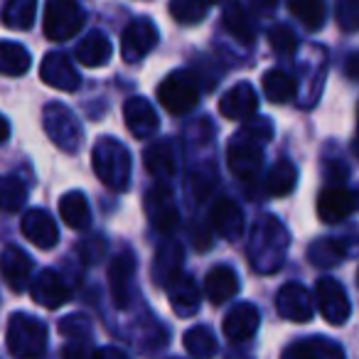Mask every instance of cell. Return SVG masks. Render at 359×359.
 <instances>
[{
  "label": "cell",
  "mask_w": 359,
  "mask_h": 359,
  "mask_svg": "<svg viewBox=\"0 0 359 359\" xmlns=\"http://www.w3.org/2000/svg\"><path fill=\"white\" fill-rule=\"evenodd\" d=\"M246 254L259 273H276L288 254V231L273 215L259 217L251 226Z\"/></svg>",
  "instance_id": "1"
},
{
  "label": "cell",
  "mask_w": 359,
  "mask_h": 359,
  "mask_svg": "<svg viewBox=\"0 0 359 359\" xmlns=\"http://www.w3.org/2000/svg\"><path fill=\"white\" fill-rule=\"evenodd\" d=\"M91 168L109 190L123 192L130 182V153L116 138H99L91 150Z\"/></svg>",
  "instance_id": "2"
},
{
  "label": "cell",
  "mask_w": 359,
  "mask_h": 359,
  "mask_svg": "<svg viewBox=\"0 0 359 359\" xmlns=\"http://www.w3.org/2000/svg\"><path fill=\"white\" fill-rule=\"evenodd\" d=\"M6 344L13 359H40L47 349V327L27 313H15L8 320Z\"/></svg>",
  "instance_id": "3"
},
{
  "label": "cell",
  "mask_w": 359,
  "mask_h": 359,
  "mask_svg": "<svg viewBox=\"0 0 359 359\" xmlns=\"http://www.w3.org/2000/svg\"><path fill=\"white\" fill-rule=\"evenodd\" d=\"M158 101L168 114L185 116L200 101V81L192 72L177 69L170 72L158 84Z\"/></svg>",
  "instance_id": "4"
},
{
  "label": "cell",
  "mask_w": 359,
  "mask_h": 359,
  "mask_svg": "<svg viewBox=\"0 0 359 359\" xmlns=\"http://www.w3.org/2000/svg\"><path fill=\"white\" fill-rule=\"evenodd\" d=\"M84 8L72 3V0H50L45 6V30L47 40L52 42H67L84 27Z\"/></svg>",
  "instance_id": "5"
},
{
  "label": "cell",
  "mask_w": 359,
  "mask_h": 359,
  "mask_svg": "<svg viewBox=\"0 0 359 359\" xmlns=\"http://www.w3.org/2000/svg\"><path fill=\"white\" fill-rule=\"evenodd\" d=\"M42 126L50 140L65 153H76L81 145V126L65 104H47L42 111Z\"/></svg>",
  "instance_id": "6"
},
{
  "label": "cell",
  "mask_w": 359,
  "mask_h": 359,
  "mask_svg": "<svg viewBox=\"0 0 359 359\" xmlns=\"http://www.w3.org/2000/svg\"><path fill=\"white\" fill-rule=\"evenodd\" d=\"M226 165L229 170L241 180V182H249L256 175L261 172V165H264V145L256 143L254 138L239 133H234V138L226 145Z\"/></svg>",
  "instance_id": "7"
},
{
  "label": "cell",
  "mask_w": 359,
  "mask_h": 359,
  "mask_svg": "<svg viewBox=\"0 0 359 359\" xmlns=\"http://www.w3.org/2000/svg\"><path fill=\"white\" fill-rule=\"evenodd\" d=\"M145 212L150 217V224L160 231V234H172L180 224V210L175 195L168 185H153L145 192Z\"/></svg>",
  "instance_id": "8"
},
{
  "label": "cell",
  "mask_w": 359,
  "mask_h": 359,
  "mask_svg": "<svg viewBox=\"0 0 359 359\" xmlns=\"http://www.w3.org/2000/svg\"><path fill=\"white\" fill-rule=\"evenodd\" d=\"M158 37V27L150 18H135L126 25L123 37H121V55H123L126 62L135 65L155 50Z\"/></svg>",
  "instance_id": "9"
},
{
  "label": "cell",
  "mask_w": 359,
  "mask_h": 359,
  "mask_svg": "<svg viewBox=\"0 0 359 359\" xmlns=\"http://www.w3.org/2000/svg\"><path fill=\"white\" fill-rule=\"evenodd\" d=\"M315 303H318L320 313L330 325H344L349 313H352V305H349L344 288L330 276H323L315 283Z\"/></svg>",
  "instance_id": "10"
},
{
  "label": "cell",
  "mask_w": 359,
  "mask_h": 359,
  "mask_svg": "<svg viewBox=\"0 0 359 359\" xmlns=\"http://www.w3.org/2000/svg\"><path fill=\"white\" fill-rule=\"evenodd\" d=\"M357 210V197L342 185H327L318 197V217L325 224H339Z\"/></svg>",
  "instance_id": "11"
},
{
  "label": "cell",
  "mask_w": 359,
  "mask_h": 359,
  "mask_svg": "<svg viewBox=\"0 0 359 359\" xmlns=\"http://www.w3.org/2000/svg\"><path fill=\"white\" fill-rule=\"evenodd\" d=\"M40 76L47 86H52V89H57V91H76L81 84L79 72L74 69L69 57L62 55V52H50V55H45V60H42V65H40Z\"/></svg>",
  "instance_id": "12"
},
{
  "label": "cell",
  "mask_w": 359,
  "mask_h": 359,
  "mask_svg": "<svg viewBox=\"0 0 359 359\" xmlns=\"http://www.w3.org/2000/svg\"><path fill=\"white\" fill-rule=\"evenodd\" d=\"M133 276H135L133 254H121L109 264V290H111V300H114V305L118 310H126L130 305Z\"/></svg>",
  "instance_id": "13"
},
{
  "label": "cell",
  "mask_w": 359,
  "mask_h": 359,
  "mask_svg": "<svg viewBox=\"0 0 359 359\" xmlns=\"http://www.w3.org/2000/svg\"><path fill=\"white\" fill-rule=\"evenodd\" d=\"M276 308L290 323H310L315 313V300L300 283H288L276 295Z\"/></svg>",
  "instance_id": "14"
},
{
  "label": "cell",
  "mask_w": 359,
  "mask_h": 359,
  "mask_svg": "<svg viewBox=\"0 0 359 359\" xmlns=\"http://www.w3.org/2000/svg\"><path fill=\"white\" fill-rule=\"evenodd\" d=\"M259 111V94L249 81L234 84L219 101V114L229 121H249Z\"/></svg>",
  "instance_id": "15"
},
{
  "label": "cell",
  "mask_w": 359,
  "mask_h": 359,
  "mask_svg": "<svg viewBox=\"0 0 359 359\" xmlns=\"http://www.w3.org/2000/svg\"><path fill=\"white\" fill-rule=\"evenodd\" d=\"M210 222L217 234L224 236L226 241H239L241 236H244V229H246L244 212H241V207L236 205L231 197H219V200L212 205Z\"/></svg>",
  "instance_id": "16"
},
{
  "label": "cell",
  "mask_w": 359,
  "mask_h": 359,
  "mask_svg": "<svg viewBox=\"0 0 359 359\" xmlns=\"http://www.w3.org/2000/svg\"><path fill=\"white\" fill-rule=\"evenodd\" d=\"M0 273H3V280L11 290H15V293L27 290V285L32 283L30 256L18 246H6L0 254Z\"/></svg>",
  "instance_id": "17"
},
{
  "label": "cell",
  "mask_w": 359,
  "mask_h": 359,
  "mask_svg": "<svg viewBox=\"0 0 359 359\" xmlns=\"http://www.w3.org/2000/svg\"><path fill=\"white\" fill-rule=\"evenodd\" d=\"M30 293H32V300L47 310L62 308V305L69 300V288H67V283L62 280V276L52 269L40 271V273L32 278Z\"/></svg>",
  "instance_id": "18"
},
{
  "label": "cell",
  "mask_w": 359,
  "mask_h": 359,
  "mask_svg": "<svg viewBox=\"0 0 359 359\" xmlns=\"http://www.w3.org/2000/svg\"><path fill=\"white\" fill-rule=\"evenodd\" d=\"M165 290H168L170 308L175 310L177 318H192V315L200 310L202 293H200V288H197V283L187 273H177L175 278H170Z\"/></svg>",
  "instance_id": "19"
},
{
  "label": "cell",
  "mask_w": 359,
  "mask_h": 359,
  "mask_svg": "<svg viewBox=\"0 0 359 359\" xmlns=\"http://www.w3.org/2000/svg\"><path fill=\"white\" fill-rule=\"evenodd\" d=\"M123 118H126V126H128L130 135L138 140H145V138H153L155 130L160 126V118L155 114L153 104L143 96H133L123 104Z\"/></svg>",
  "instance_id": "20"
},
{
  "label": "cell",
  "mask_w": 359,
  "mask_h": 359,
  "mask_svg": "<svg viewBox=\"0 0 359 359\" xmlns=\"http://www.w3.org/2000/svg\"><path fill=\"white\" fill-rule=\"evenodd\" d=\"M20 229H22V234H25V239L42 251L55 249L57 241H60V229H57L55 219H52L45 210L25 212L20 222Z\"/></svg>",
  "instance_id": "21"
},
{
  "label": "cell",
  "mask_w": 359,
  "mask_h": 359,
  "mask_svg": "<svg viewBox=\"0 0 359 359\" xmlns=\"http://www.w3.org/2000/svg\"><path fill=\"white\" fill-rule=\"evenodd\" d=\"M261 325V315H259V308L254 303H239L229 310V315L224 318V334L229 342H246L256 334Z\"/></svg>",
  "instance_id": "22"
},
{
  "label": "cell",
  "mask_w": 359,
  "mask_h": 359,
  "mask_svg": "<svg viewBox=\"0 0 359 359\" xmlns=\"http://www.w3.org/2000/svg\"><path fill=\"white\" fill-rule=\"evenodd\" d=\"M239 290V278L231 266H215L205 276V295L212 305H222L231 300Z\"/></svg>",
  "instance_id": "23"
},
{
  "label": "cell",
  "mask_w": 359,
  "mask_h": 359,
  "mask_svg": "<svg viewBox=\"0 0 359 359\" xmlns=\"http://www.w3.org/2000/svg\"><path fill=\"white\" fill-rule=\"evenodd\" d=\"M222 25L231 37L241 42V45H251L256 40V18L251 15V8L241 6V3H231L222 13Z\"/></svg>",
  "instance_id": "24"
},
{
  "label": "cell",
  "mask_w": 359,
  "mask_h": 359,
  "mask_svg": "<svg viewBox=\"0 0 359 359\" xmlns=\"http://www.w3.org/2000/svg\"><path fill=\"white\" fill-rule=\"evenodd\" d=\"M182 246L177 241L168 239L165 244H160V249L155 251L153 259V280L158 285H168L170 278H175L177 273H182Z\"/></svg>",
  "instance_id": "25"
},
{
  "label": "cell",
  "mask_w": 359,
  "mask_h": 359,
  "mask_svg": "<svg viewBox=\"0 0 359 359\" xmlns=\"http://www.w3.org/2000/svg\"><path fill=\"white\" fill-rule=\"evenodd\" d=\"M111 55H114L111 40L104 35V32H99V30L89 32V35H86L84 40L76 45V50H74L76 62H79V65H84V67H91V69L109 65Z\"/></svg>",
  "instance_id": "26"
},
{
  "label": "cell",
  "mask_w": 359,
  "mask_h": 359,
  "mask_svg": "<svg viewBox=\"0 0 359 359\" xmlns=\"http://www.w3.org/2000/svg\"><path fill=\"white\" fill-rule=\"evenodd\" d=\"M283 359H344V352L330 339H298L283 349Z\"/></svg>",
  "instance_id": "27"
},
{
  "label": "cell",
  "mask_w": 359,
  "mask_h": 359,
  "mask_svg": "<svg viewBox=\"0 0 359 359\" xmlns=\"http://www.w3.org/2000/svg\"><path fill=\"white\" fill-rule=\"evenodd\" d=\"M295 185H298V170H295V165L290 160H276L269 168V172H266L264 187L271 197L290 195L295 190Z\"/></svg>",
  "instance_id": "28"
},
{
  "label": "cell",
  "mask_w": 359,
  "mask_h": 359,
  "mask_svg": "<svg viewBox=\"0 0 359 359\" xmlns=\"http://www.w3.org/2000/svg\"><path fill=\"white\" fill-rule=\"evenodd\" d=\"M145 170H148L153 177H172L175 175V148L170 140H155L145 148Z\"/></svg>",
  "instance_id": "29"
},
{
  "label": "cell",
  "mask_w": 359,
  "mask_h": 359,
  "mask_svg": "<svg viewBox=\"0 0 359 359\" xmlns=\"http://www.w3.org/2000/svg\"><path fill=\"white\" fill-rule=\"evenodd\" d=\"M60 217L65 219V224L69 229H86L91 224V210L86 197L81 192H67L60 200Z\"/></svg>",
  "instance_id": "30"
},
{
  "label": "cell",
  "mask_w": 359,
  "mask_h": 359,
  "mask_svg": "<svg viewBox=\"0 0 359 359\" xmlns=\"http://www.w3.org/2000/svg\"><path fill=\"white\" fill-rule=\"evenodd\" d=\"M30 65H32V57L25 47L11 40H0V74L22 76L27 74Z\"/></svg>",
  "instance_id": "31"
},
{
  "label": "cell",
  "mask_w": 359,
  "mask_h": 359,
  "mask_svg": "<svg viewBox=\"0 0 359 359\" xmlns=\"http://www.w3.org/2000/svg\"><path fill=\"white\" fill-rule=\"evenodd\" d=\"M344 254L347 249L339 239H318L308 246V259L315 269H334L342 264Z\"/></svg>",
  "instance_id": "32"
},
{
  "label": "cell",
  "mask_w": 359,
  "mask_h": 359,
  "mask_svg": "<svg viewBox=\"0 0 359 359\" xmlns=\"http://www.w3.org/2000/svg\"><path fill=\"white\" fill-rule=\"evenodd\" d=\"M298 91V84L283 69H269L264 74V94L271 104H288Z\"/></svg>",
  "instance_id": "33"
},
{
  "label": "cell",
  "mask_w": 359,
  "mask_h": 359,
  "mask_svg": "<svg viewBox=\"0 0 359 359\" xmlns=\"http://www.w3.org/2000/svg\"><path fill=\"white\" fill-rule=\"evenodd\" d=\"M35 0H11L3 6V25L11 30H30L35 22Z\"/></svg>",
  "instance_id": "34"
},
{
  "label": "cell",
  "mask_w": 359,
  "mask_h": 359,
  "mask_svg": "<svg viewBox=\"0 0 359 359\" xmlns=\"http://www.w3.org/2000/svg\"><path fill=\"white\" fill-rule=\"evenodd\" d=\"M288 11H290V15H295L303 22L305 30L318 32L320 27L325 25V13H327V8H325V3H320V0H290Z\"/></svg>",
  "instance_id": "35"
},
{
  "label": "cell",
  "mask_w": 359,
  "mask_h": 359,
  "mask_svg": "<svg viewBox=\"0 0 359 359\" xmlns=\"http://www.w3.org/2000/svg\"><path fill=\"white\" fill-rule=\"evenodd\" d=\"M185 349L195 359H210L217 352V337L212 334L210 327L195 325L185 332Z\"/></svg>",
  "instance_id": "36"
},
{
  "label": "cell",
  "mask_w": 359,
  "mask_h": 359,
  "mask_svg": "<svg viewBox=\"0 0 359 359\" xmlns=\"http://www.w3.org/2000/svg\"><path fill=\"white\" fill-rule=\"evenodd\" d=\"M27 200V190L20 180L13 175H0V212L22 210Z\"/></svg>",
  "instance_id": "37"
},
{
  "label": "cell",
  "mask_w": 359,
  "mask_h": 359,
  "mask_svg": "<svg viewBox=\"0 0 359 359\" xmlns=\"http://www.w3.org/2000/svg\"><path fill=\"white\" fill-rule=\"evenodd\" d=\"M215 187H217V168L212 163L200 165L190 177V190L195 202H200V205L207 202L212 192H215Z\"/></svg>",
  "instance_id": "38"
},
{
  "label": "cell",
  "mask_w": 359,
  "mask_h": 359,
  "mask_svg": "<svg viewBox=\"0 0 359 359\" xmlns=\"http://www.w3.org/2000/svg\"><path fill=\"white\" fill-rule=\"evenodd\" d=\"M207 13H210V6L197 3V0H172L170 3V15L182 25H197L200 20H205Z\"/></svg>",
  "instance_id": "39"
},
{
  "label": "cell",
  "mask_w": 359,
  "mask_h": 359,
  "mask_svg": "<svg viewBox=\"0 0 359 359\" xmlns=\"http://www.w3.org/2000/svg\"><path fill=\"white\" fill-rule=\"evenodd\" d=\"M269 45L276 55L290 57L295 50H298V37H295V32L290 30V27L276 25V27H271V32H269Z\"/></svg>",
  "instance_id": "40"
},
{
  "label": "cell",
  "mask_w": 359,
  "mask_h": 359,
  "mask_svg": "<svg viewBox=\"0 0 359 359\" xmlns=\"http://www.w3.org/2000/svg\"><path fill=\"white\" fill-rule=\"evenodd\" d=\"M241 133L254 138L256 143L266 145V143H271V138H273V123H271L269 116H254V118L244 121Z\"/></svg>",
  "instance_id": "41"
},
{
  "label": "cell",
  "mask_w": 359,
  "mask_h": 359,
  "mask_svg": "<svg viewBox=\"0 0 359 359\" xmlns=\"http://www.w3.org/2000/svg\"><path fill=\"white\" fill-rule=\"evenodd\" d=\"M60 332L72 339H86L91 332V323L86 320V315H81V313L67 315L65 320H60Z\"/></svg>",
  "instance_id": "42"
},
{
  "label": "cell",
  "mask_w": 359,
  "mask_h": 359,
  "mask_svg": "<svg viewBox=\"0 0 359 359\" xmlns=\"http://www.w3.org/2000/svg\"><path fill=\"white\" fill-rule=\"evenodd\" d=\"M337 22L342 30L354 32L359 27V3L357 0H342L337 6Z\"/></svg>",
  "instance_id": "43"
},
{
  "label": "cell",
  "mask_w": 359,
  "mask_h": 359,
  "mask_svg": "<svg viewBox=\"0 0 359 359\" xmlns=\"http://www.w3.org/2000/svg\"><path fill=\"white\" fill-rule=\"evenodd\" d=\"M192 244H195V249L205 251L212 246V231L207 224H195L192 226Z\"/></svg>",
  "instance_id": "44"
},
{
  "label": "cell",
  "mask_w": 359,
  "mask_h": 359,
  "mask_svg": "<svg viewBox=\"0 0 359 359\" xmlns=\"http://www.w3.org/2000/svg\"><path fill=\"white\" fill-rule=\"evenodd\" d=\"M62 359H91V357L84 342H72L62 349Z\"/></svg>",
  "instance_id": "45"
},
{
  "label": "cell",
  "mask_w": 359,
  "mask_h": 359,
  "mask_svg": "<svg viewBox=\"0 0 359 359\" xmlns=\"http://www.w3.org/2000/svg\"><path fill=\"white\" fill-rule=\"evenodd\" d=\"M91 359H130V354H126L123 349H118V347H101V349H96Z\"/></svg>",
  "instance_id": "46"
},
{
  "label": "cell",
  "mask_w": 359,
  "mask_h": 359,
  "mask_svg": "<svg viewBox=\"0 0 359 359\" xmlns=\"http://www.w3.org/2000/svg\"><path fill=\"white\" fill-rule=\"evenodd\" d=\"M11 138V123H8L6 116H0V145Z\"/></svg>",
  "instance_id": "47"
},
{
  "label": "cell",
  "mask_w": 359,
  "mask_h": 359,
  "mask_svg": "<svg viewBox=\"0 0 359 359\" xmlns=\"http://www.w3.org/2000/svg\"><path fill=\"white\" fill-rule=\"evenodd\" d=\"M347 74H349V76H354V79H359V55H354L352 60H349Z\"/></svg>",
  "instance_id": "48"
},
{
  "label": "cell",
  "mask_w": 359,
  "mask_h": 359,
  "mask_svg": "<svg viewBox=\"0 0 359 359\" xmlns=\"http://www.w3.org/2000/svg\"><path fill=\"white\" fill-rule=\"evenodd\" d=\"M354 148H357V153H359V126H357V143H354Z\"/></svg>",
  "instance_id": "49"
},
{
  "label": "cell",
  "mask_w": 359,
  "mask_h": 359,
  "mask_svg": "<svg viewBox=\"0 0 359 359\" xmlns=\"http://www.w3.org/2000/svg\"><path fill=\"white\" fill-rule=\"evenodd\" d=\"M357 283H359V273H357Z\"/></svg>",
  "instance_id": "50"
}]
</instances>
